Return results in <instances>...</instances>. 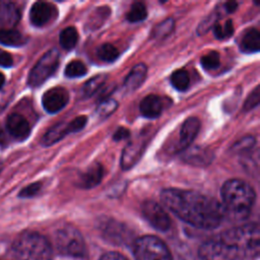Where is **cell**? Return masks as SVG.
<instances>
[{"instance_id": "31", "label": "cell", "mask_w": 260, "mask_h": 260, "mask_svg": "<svg viewBox=\"0 0 260 260\" xmlns=\"http://www.w3.org/2000/svg\"><path fill=\"white\" fill-rule=\"evenodd\" d=\"M214 36L218 40H224L230 38L234 32V25L231 19L225 20L223 23L214 24Z\"/></svg>"}, {"instance_id": "25", "label": "cell", "mask_w": 260, "mask_h": 260, "mask_svg": "<svg viewBox=\"0 0 260 260\" xmlns=\"http://www.w3.org/2000/svg\"><path fill=\"white\" fill-rule=\"evenodd\" d=\"M110 14V9L109 7H99L96 8L88 17V20L86 22V28L89 30H93L99 28L104 21L108 18Z\"/></svg>"}, {"instance_id": "36", "label": "cell", "mask_w": 260, "mask_h": 260, "mask_svg": "<svg viewBox=\"0 0 260 260\" xmlns=\"http://www.w3.org/2000/svg\"><path fill=\"white\" fill-rule=\"evenodd\" d=\"M86 122H87L86 116H78V117H76L71 122L67 123L68 124V131H69V133H74V132L80 131L81 129L84 128Z\"/></svg>"}, {"instance_id": "24", "label": "cell", "mask_w": 260, "mask_h": 260, "mask_svg": "<svg viewBox=\"0 0 260 260\" xmlns=\"http://www.w3.org/2000/svg\"><path fill=\"white\" fill-rule=\"evenodd\" d=\"M60 45L65 50L73 49L78 42V32L77 29L73 26H68L61 30L59 37Z\"/></svg>"}, {"instance_id": "21", "label": "cell", "mask_w": 260, "mask_h": 260, "mask_svg": "<svg viewBox=\"0 0 260 260\" xmlns=\"http://www.w3.org/2000/svg\"><path fill=\"white\" fill-rule=\"evenodd\" d=\"M67 134H69L67 123L61 122L55 124L45 133L41 140V143L43 146H51L56 142L60 141L61 139H63Z\"/></svg>"}, {"instance_id": "8", "label": "cell", "mask_w": 260, "mask_h": 260, "mask_svg": "<svg viewBox=\"0 0 260 260\" xmlns=\"http://www.w3.org/2000/svg\"><path fill=\"white\" fill-rule=\"evenodd\" d=\"M141 211L148 223L159 232H166L171 226L168 212L155 201L146 200L141 206Z\"/></svg>"}, {"instance_id": "30", "label": "cell", "mask_w": 260, "mask_h": 260, "mask_svg": "<svg viewBox=\"0 0 260 260\" xmlns=\"http://www.w3.org/2000/svg\"><path fill=\"white\" fill-rule=\"evenodd\" d=\"M87 72L86 66L79 60H73L69 62L65 68V75L69 78H76L85 75Z\"/></svg>"}, {"instance_id": "26", "label": "cell", "mask_w": 260, "mask_h": 260, "mask_svg": "<svg viewBox=\"0 0 260 260\" xmlns=\"http://www.w3.org/2000/svg\"><path fill=\"white\" fill-rule=\"evenodd\" d=\"M171 83L177 90H185L190 83V77L188 71L185 69H178L173 72L171 76Z\"/></svg>"}, {"instance_id": "41", "label": "cell", "mask_w": 260, "mask_h": 260, "mask_svg": "<svg viewBox=\"0 0 260 260\" xmlns=\"http://www.w3.org/2000/svg\"><path fill=\"white\" fill-rule=\"evenodd\" d=\"M237 7H238V3L235 2V1H229V2H226V3L224 4V8H225V10H226L229 13H232V12L236 11Z\"/></svg>"}, {"instance_id": "7", "label": "cell", "mask_w": 260, "mask_h": 260, "mask_svg": "<svg viewBox=\"0 0 260 260\" xmlns=\"http://www.w3.org/2000/svg\"><path fill=\"white\" fill-rule=\"evenodd\" d=\"M59 51L51 49L46 52L30 70L27 83L30 87H38L43 84L57 69L59 65Z\"/></svg>"}, {"instance_id": "9", "label": "cell", "mask_w": 260, "mask_h": 260, "mask_svg": "<svg viewBox=\"0 0 260 260\" xmlns=\"http://www.w3.org/2000/svg\"><path fill=\"white\" fill-rule=\"evenodd\" d=\"M68 101V91L60 86L50 88L43 94L42 98L43 107L50 114H54L61 111L67 105Z\"/></svg>"}, {"instance_id": "17", "label": "cell", "mask_w": 260, "mask_h": 260, "mask_svg": "<svg viewBox=\"0 0 260 260\" xmlns=\"http://www.w3.org/2000/svg\"><path fill=\"white\" fill-rule=\"evenodd\" d=\"M183 158L187 164L196 167H205L211 162L213 154L208 148L196 146L190 149H186V153L184 154Z\"/></svg>"}, {"instance_id": "23", "label": "cell", "mask_w": 260, "mask_h": 260, "mask_svg": "<svg viewBox=\"0 0 260 260\" xmlns=\"http://www.w3.org/2000/svg\"><path fill=\"white\" fill-rule=\"evenodd\" d=\"M108 76L106 74H98L91 77L89 80H87L82 88H81V94L84 98L91 96L93 93H95L106 82Z\"/></svg>"}, {"instance_id": "16", "label": "cell", "mask_w": 260, "mask_h": 260, "mask_svg": "<svg viewBox=\"0 0 260 260\" xmlns=\"http://www.w3.org/2000/svg\"><path fill=\"white\" fill-rule=\"evenodd\" d=\"M20 19V12L17 6L10 1H0V24L2 28H13Z\"/></svg>"}, {"instance_id": "38", "label": "cell", "mask_w": 260, "mask_h": 260, "mask_svg": "<svg viewBox=\"0 0 260 260\" xmlns=\"http://www.w3.org/2000/svg\"><path fill=\"white\" fill-rule=\"evenodd\" d=\"M13 64V58L12 56L4 51L0 49V66L2 67H10Z\"/></svg>"}, {"instance_id": "6", "label": "cell", "mask_w": 260, "mask_h": 260, "mask_svg": "<svg viewBox=\"0 0 260 260\" xmlns=\"http://www.w3.org/2000/svg\"><path fill=\"white\" fill-rule=\"evenodd\" d=\"M133 254L136 260H173L168 246L159 238L151 235L135 240Z\"/></svg>"}, {"instance_id": "18", "label": "cell", "mask_w": 260, "mask_h": 260, "mask_svg": "<svg viewBox=\"0 0 260 260\" xmlns=\"http://www.w3.org/2000/svg\"><path fill=\"white\" fill-rule=\"evenodd\" d=\"M164 109V104L161 99L155 94L146 95L141 102L139 106V110L141 114L149 119L157 118Z\"/></svg>"}, {"instance_id": "3", "label": "cell", "mask_w": 260, "mask_h": 260, "mask_svg": "<svg viewBox=\"0 0 260 260\" xmlns=\"http://www.w3.org/2000/svg\"><path fill=\"white\" fill-rule=\"evenodd\" d=\"M220 193L224 215L236 220L249 216L256 198L250 184L240 179H231L222 185Z\"/></svg>"}, {"instance_id": "33", "label": "cell", "mask_w": 260, "mask_h": 260, "mask_svg": "<svg viewBox=\"0 0 260 260\" xmlns=\"http://www.w3.org/2000/svg\"><path fill=\"white\" fill-rule=\"evenodd\" d=\"M118 108V103L113 99L104 100L96 108V113L102 118H107L112 115Z\"/></svg>"}, {"instance_id": "20", "label": "cell", "mask_w": 260, "mask_h": 260, "mask_svg": "<svg viewBox=\"0 0 260 260\" xmlns=\"http://www.w3.org/2000/svg\"><path fill=\"white\" fill-rule=\"evenodd\" d=\"M240 49L247 54L257 53L260 49V34L256 28H249L240 41Z\"/></svg>"}, {"instance_id": "12", "label": "cell", "mask_w": 260, "mask_h": 260, "mask_svg": "<svg viewBox=\"0 0 260 260\" xmlns=\"http://www.w3.org/2000/svg\"><path fill=\"white\" fill-rule=\"evenodd\" d=\"M145 148V138H136L129 142L124 148L121 156V168L128 170L132 168L140 158Z\"/></svg>"}, {"instance_id": "5", "label": "cell", "mask_w": 260, "mask_h": 260, "mask_svg": "<svg viewBox=\"0 0 260 260\" xmlns=\"http://www.w3.org/2000/svg\"><path fill=\"white\" fill-rule=\"evenodd\" d=\"M55 245L61 255L78 259L87 257L84 239L80 232L72 225H66L58 230L55 236Z\"/></svg>"}, {"instance_id": "28", "label": "cell", "mask_w": 260, "mask_h": 260, "mask_svg": "<svg viewBox=\"0 0 260 260\" xmlns=\"http://www.w3.org/2000/svg\"><path fill=\"white\" fill-rule=\"evenodd\" d=\"M147 10L143 3L135 2L131 5L128 13L126 14V18L130 22H139L146 18Z\"/></svg>"}, {"instance_id": "19", "label": "cell", "mask_w": 260, "mask_h": 260, "mask_svg": "<svg viewBox=\"0 0 260 260\" xmlns=\"http://www.w3.org/2000/svg\"><path fill=\"white\" fill-rule=\"evenodd\" d=\"M147 67L143 63L136 64L128 73L124 80V87L127 90H135L138 88L143 82L146 77Z\"/></svg>"}, {"instance_id": "13", "label": "cell", "mask_w": 260, "mask_h": 260, "mask_svg": "<svg viewBox=\"0 0 260 260\" xmlns=\"http://www.w3.org/2000/svg\"><path fill=\"white\" fill-rule=\"evenodd\" d=\"M55 13V7L52 4L39 1L34 3L30 8L29 20L36 26H43L52 20Z\"/></svg>"}, {"instance_id": "27", "label": "cell", "mask_w": 260, "mask_h": 260, "mask_svg": "<svg viewBox=\"0 0 260 260\" xmlns=\"http://www.w3.org/2000/svg\"><path fill=\"white\" fill-rule=\"evenodd\" d=\"M96 55L100 60L107 62V63H111V62H114L118 58L119 51L112 44L106 43V44L101 45L98 48Z\"/></svg>"}, {"instance_id": "34", "label": "cell", "mask_w": 260, "mask_h": 260, "mask_svg": "<svg viewBox=\"0 0 260 260\" xmlns=\"http://www.w3.org/2000/svg\"><path fill=\"white\" fill-rule=\"evenodd\" d=\"M255 144V139L253 136H246L240 139L233 145V150L235 152H245L251 149Z\"/></svg>"}, {"instance_id": "42", "label": "cell", "mask_w": 260, "mask_h": 260, "mask_svg": "<svg viewBox=\"0 0 260 260\" xmlns=\"http://www.w3.org/2000/svg\"><path fill=\"white\" fill-rule=\"evenodd\" d=\"M4 80H5V77H4V75L0 72V88H1L2 85L4 84Z\"/></svg>"}, {"instance_id": "29", "label": "cell", "mask_w": 260, "mask_h": 260, "mask_svg": "<svg viewBox=\"0 0 260 260\" xmlns=\"http://www.w3.org/2000/svg\"><path fill=\"white\" fill-rule=\"evenodd\" d=\"M175 27V21L173 18L169 17L161 22H159L152 31V37L156 40H161L168 37L169 35L172 34L173 29Z\"/></svg>"}, {"instance_id": "35", "label": "cell", "mask_w": 260, "mask_h": 260, "mask_svg": "<svg viewBox=\"0 0 260 260\" xmlns=\"http://www.w3.org/2000/svg\"><path fill=\"white\" fill-rule=\"evenodd\" d=\"M259 100H260V90H259V87L257 86L246 99V102L244 104V110L250 111L256 108L259 105Z\"/></svg>"}, {"instance_id": "10", "label": "cell", "mask_w": 260, "mask_h": 260, "mask_svg": "<svg viewBox=\"0 0 260 260\" xmlns=\"http://www.w3.org/2000/svg\"><path fill=\"white\" fill-rule=\"evenodd\" d=\"M200 129V121L196 117H190L182 124L180 129L179 141L176 145V151H185L194 141Z\"/></svg>"}, {"instance_id": "22", "label": "cell", "mask_w": 260, "mask_h": 260, "mask_svg": "<svg viewBox=\"0 0 260 260\" xmlns=\"http://www.w3.org/2000/svg\"><path fill=\"white\" fill-rule=\"evenodd\" d=\"M26 43V38L14 28H0V44L9 47H20Z\"/></svg>"}, {"instance_id": "4", "label": "cell", "mask_w": 260, "mask_h": 260, "mask_svg": "<svg viewBox=\"0 0 260 260\" xmlns=\"http://www.w3.org/2000/svg\"><path fill=\"white\" fill-rule=\"evenodd\" d=\"M12 260H52L53 250L46 237L37 232H23L12 243Z\"/></svg>"}, {"instance_id": "2", "label": "cell", "mask_w": 260, "mask_h": 260, "mask_svg": "<svg viewBox=\"0 0 260 260\" xmlns=\"http://www.w3.org/2000/svg\"><path fill=\"white\" fill-rule=\"evenodd\" d=\"M259 249V225L247 223L203 242L198 249V256L200 260H245L257 257Z\"/></svg>"}, {"instance_id": "39", "label": "cell", "mask_w": 260, "mask_h": 260, "mask_svg": "<svg viewBox=\"0 0 260 260\" xmlns=\"http://www.w3.org/2000/svg\"><path fill=\"white\" fill-rule=\"evenodd\" d=\"M100 260H128L124 255L118 253V252H114V251H111V252H107V253H104Z\"/></svg>"}, {"instance_id": "15", "label": "cell", "mask_w": 260, "mask_h": 260, "mask_svg": "<svg viewBox=\"0 0 260 260\" xmlns=\"http://www.w3.org/2000/svg\"><path fill=\"white\" fill-rule=\"evenodd\" d=\"M104 168L100 162L92 164L84 173L77 178L76 185L80 188L89 189L99 185L103 179Z\"/></svg>"}, {"instance_id": "1", "label": "cell", "mask_w": 260, "mask_h": 260, "mask_svg": "<svg viewBox=\"0 0 260 260\" xmlns=\"http://www.w3.org/2000/svg\"><path fill=\"white\" fill-rule=\"evenodd\" d=\"M160 199L177 217L198 229H215L224 217L223 208L215 198L197 191L169 188L161 191Z\"/></svg>"}, {"instance_id": "40", "label": "cell", "mask_w": 260, "mask_h": 260, "mask_svg": "<svg viewBox=\"0 0 260 260\" xmlns=\"http://www.w3.org/2000/svg\"><path fill=\"white\" fill-rule=\"evenodd\" d=\"M129 136H130V132H129V130H128V129H126V128L120 127V128H118V130L114 133V135H113V139H114L115 141H120V140H122V139H126V138H128Z\"/></svg>"}, {"instance_id": "14", "label": "cell", "mask_w": 260, "mask_h": 260, "mask_svg": "<svg viewBox=\"0 0 260 260\" xmlns=\"http://www.w3.org/2000/svg\"><path fill=\"white\" fill-rule=\"evenodd\" d=\"M6 128L10 135L18 140H24L30 133V126L27 120L20 114H10L6 121Z\"/></svg>"}, {"instance_id": "37", "label": "cell", "mask_w": 260, "mask_h": 260, "mask_svg": "<svg viewBox=\"0 0 260 260\" xmlns=\"http://www.w3.org/2000/svg\"><path fill=\"white\" fill-rule=\"evenodd\" d=\"M42 188V184L40 182H36L32 183L26 187H24L20 192H19V196L22 198H29V197H34L36 196L40 190Z\"/></svg>"}, {"instance_id": "32", "label": "cell", "mask_w": 260, "mask_h": 260, "mask_svg": "<svg viewBox=\"0 0 260 260\" xmlns=\"http://www.w3.org/2000/svg\"><path fill=\"white\" fill-rule=\"evenodd\" d=\"M200 63L202 67L206 70H214L219 67L220 59L219 54L216 51H211L201 57Z\"/></svg>"}, {"instance_id": "11", "label": "cell", "mask_w": 260, "mask_h": 260, "mask_svg": "<svg viewBox=\"0 0 260 260\" xmlns=\"http://www.w3.org/2000/svg\"><path fill=\"white\" fill-rule=\"evenodd\" d=\"M101 231L107 240L115 244H124L130 237L126 226L114 219H105L101 224Z\"/></svg>"}]
</instances>
